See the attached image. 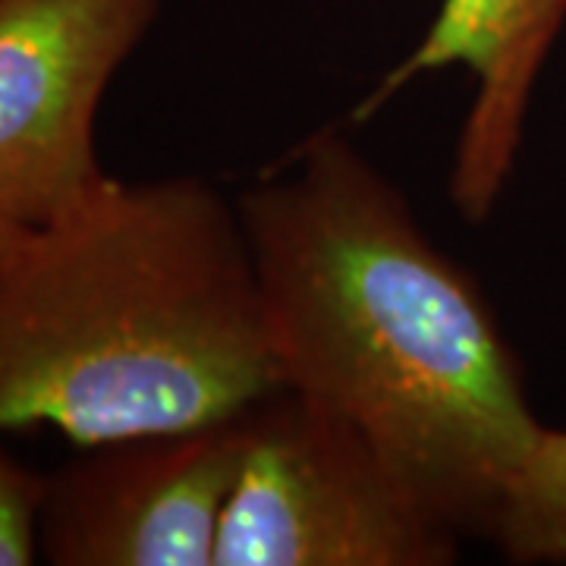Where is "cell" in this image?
<instances>
[{
  "label": "cell",
  "instance_id": "8",
  "mask_svg": "<svg viewBox=\"0 0 566 566\" xmlns=\"http://www.w3.org/2000/svg\"><path fill=\"white\" fill-rule=\"evenodd\" d=\"M44 475L0 447V566L39 564Z\"/></svg>",
  "mask_w": 566,
  "mask_h": 566
},
{
  "label": "cell",
  "instance_id": "9",
  "mask_svg": "<svg viewBox=\"0 0 566 566\" xmlns=\"http://www.w3.org/2000/svg\"><path fill=\"white\" fill-rule=\"evenodd\" d=\"M32 227H22L20 221H13L3 208H0V268L13 259V252L20 249V243L25 240Z\"/></svg>",
  "mask_w": 566,
  "mask_h": 566
},
{
  "label": "cell",
  "instance_id": "5",
  "mask_svg": "<svg viewBox=\"0 0 566 566\" xmlns=\"http://www.w3.org/2000/svg\"><path fill=\"white\" fill-rule=\"evenodd\" d=\"M245 412L186 431L80 447L44 475L41 560L214 566L223 510L243 465Z\"/></svg>",
  "mask_w": 566,
  "mask_h": 566
},
{
  "label": "cell",
  "instance_id": "1",
  "mask_svg": "<svg viewBox=\"0 0 566 566\" xmlns=\"http://www.w3.org/2000/svg\"><path fill=\"white\" fill-rule=\"evenodd\" d=\"M237 205L281 385L356 424L457 535H491L542 424L479 283L334 129Z\"/></svg>",
  "mask_w": 566,
  "mask_h": 566
},
{
  "label": "cell",
  "instance_id": "2",
  "mask_svg": "<svg viewBox=\"0 0 566 566\" xmlns=\"http://www.w3.org/2000/svg\"><path fill=\"white\" fill-rule=\"evenodd\" d=\"M277 387L240 205L199 177H111L0 268V431H186Z\"/></svg>",
  "mask_w": 566,
  "mask_h": 566
},
{
  "label": "cell",
  "instance_id": "4",
  "mask_svg": "<svg viewBox=\"0 0 566 566\" xmlns=\"http://www.w3.org/2000/svg\"><path fill=\"white\" fill-rule=\"evenodd\" d=\"M161 0H0V208L41 227L111 180L95 123Z\"/></svg>",
  "mask_w": 566,
  "mask_h": 566
},
{
  "label": "cell",
  "instance_id": "3",
  "mask_svg": "<svg viewBox=\"0 0 566 566\" xmlns=\"http://www.w3.org/2000/svg\"><path fill=\"white\" fill-rule=\"evenodd\" d=\"M460 542L344 416L290 387L249 406L214 566H447Z\"/></svg>",
  "mask_w": 566,
  "mask_h": 566
},
{
  "label": "cell",
  "instance_id": "6",
  "mask_svg": "<svg viewBox=\"0 0 566 566\" xmlns=\"http://www.w3.org/2000/svg\"><path fill=\"white\" fill-rule=\"evenodd\" d=\"M564 22L566 0H441L422 41L365 98L359 117L378 114L424 73L463 66L475 92L453 151L450 196L469 221H485L513 174L532 88Z\"/></svg>",
  "mask_w": 566,
  "mask_h": 566
},
{
  "label": "cell",
  "instance_id": "7",
  "mask_svg": "<svg viewBox=\"0 0 566 566\" xmlns=\"http://www.w3.org/2000/svg\"><path fill=\"white\" fill-rule=\"evenodd\" d=\"M491 538L516 564L566 560V431L542 424L501 494Z\"/></svg>",
  "mask_w": 566,
  "mask_h": 566
}]
</instances>
